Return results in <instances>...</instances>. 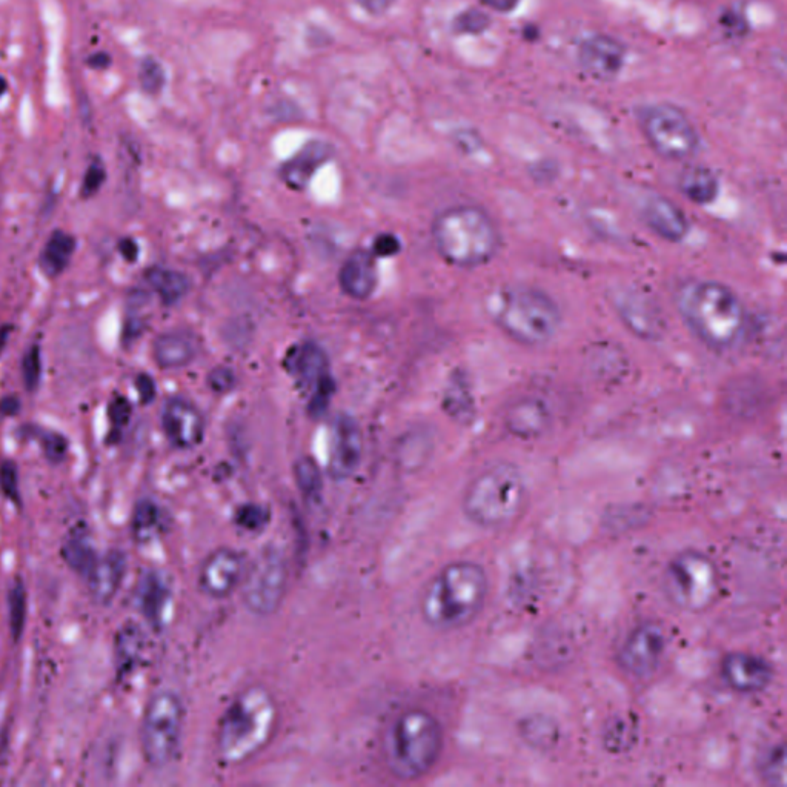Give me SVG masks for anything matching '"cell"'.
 Instances as JSON below:
<instances>
[{
  "instance_id": "6da1fadb",
  "label": "cell",
  "mask_w": 787,
  "mask_h": 787,
  "mask_svg": "<svg viewBox=\"0 0 787 787\" xmlns=\"http://www.w3.org/2000/svg\"><path fill=\"white\" fill-rule=\"evenodd\" d=\"M488 589V575L479 563L468 560L449 563L423 588L420 614L432 629L465 628L485 606Z\"/></svg>"
},
{
  "instance_id": "7a4b0ae2",
  "label": "cell",
  "mask_w": 787,
  "mask_h": 787,
  "mask_svg": "<svg viewBox=\"0 0 787 787\" xmlns=\"http://www.w3.org/2000/svg\"><path fill=\"white\" fill-rule=\"evenodd\" d=\"M279 723V706L268 688L248 686L228 704L216 734L217 757L228 766L253 760L271 743Z\"/></svg>"
},
{
  "instance_id": "3957f363",
  "label": "cell",
  "mask_w": 787,
  "mask_h": 787,
  "mask_svg": "<svg viewBox=\"0 0 787 787\" xmlns=\"http://www.w3.org/2000/svg\"><path fill=\"white\" fill-rule=\"evenodd\" d=\"M678 313L692 333L712 349L734 348L746 329L743 302L724 283L691 280L678 288L675 297Z\"/></svg>"
},
{
  "instance_id": "277c9868",
  "label": "cell",
  "mask_w": 787,
  "mask_h": 787,
  "mask_svg": "<svg viewBox=\"0 0 787 787\" xmlns=\"http://www.w3.org/2000/svg\"><path fill=\"white\" fill-rule=\"evenodd\" d=\"M488 313L509 339L520 345L543 346L557 336L562 311L543 289L508 285L488 299Z\"/></svg>"
},
{
  "instance_id": "5b68a950",
  "label": "cell",
  "mask_w": 787,
  "mask_h": 787,
  "mask_svg": "<svg viewBox=\"0 0 787 787\" xmlns=\"http://www.w3.org/2000/svg\"><path fill=\"white\" fill-rule=\"evenodd\" d=\"M440 256L459 268L486 265L499 253L502 234L488 211L477 205H455L432 223Z\"/></svg>"
},
{
  "instance_id": "8992f818",
  "label": "cell",
  "mask_w": 787,
  "mask_h": 787,
  "mask_svg": "<svg viewBox=\"0 0 787 787\" xmlns=\"http://www.w3.org/2000/svg\"><path fill=\"white\" fill-rule=\"evenodd\" d=\"M443 749V729L431 712L409 708L389 724L383 754L394 777L414 781L434 769Z\"/></svg>"
},
{
  "instance_id": "52a82bcc",
  "label": "cell",
  "mask_w": 787,
  "mask_h": 787,
  "mask_svg": "<svg viewBox=\"0 0 787 787\" xmlns=\"http://www.w3.org/2000/svg\"><path fill=\"white\" fill-rule=\"evenodd\" d=\"M526 503L528 488L522 472L511 463H497L469 483L462 508L474 525L502 529L519 519Z\"/></svg>"
},
{
  "instance_id": "ba28073f",
  "label": "cell",
  "mask_w": 787,
  "mask_h": 787,
  "mask_svg": "<svg viewBox=\"0 0 787 787\" xmlns=\"http://www.w3.org/2000/svg\"><path fill=\"white\" fill-rule=\"evenodd\" d=\"M185 717V706L176 692L162 689L151 695L140 723V748L151 768H167L176 760L182 748Z\"/></svg>"
},
{
  "instance_id": "9c48e42d",
  "label": "cell",
  "mask_w": 787,
  "mask_h": 787,
  "mask_svg": "<svg viewBox=\"0 0 787 787\" xmlns=\"http://www.w3.org/2000/svg\"><path fill=\"white\" fill-rule=\"evenodd\" d=\"M720 571L709 555L685 551L675 555L665 572V594L677 608L701 612L720 592Z\"/></svg>"
},
{
  "instance_id": "30bf717a",
  "label": "cell",
  "mask_w": 787,
  "mask_h": 787,
  "mask_svg": "<svg viewBox=\"0 0 787 787\" xmlns=\"http://www.w3.org/2000/svg\"><path fill=\"white\" fill-rule=\"evenodd\" d=\"M638 123L655 153L669 160H685L700 147V137L680 108L654 103L637 111Z\"/></svg>"
},
{
  "instance_id": "8fae6325",
  "label": "cell",
  "mask_w": 787,
  "mask_h": 787,
  "mask_svg": "<svg viewBox=\"0 0 787 787\" xmlns=\"http://www.w3.org/2000/svg\"><path fill=\"white\" fill-rule=\"evenodd\" d=\"M288 565L282 552L263 549L250 565L240 583L246 611L257 617H271L279 611L288 591Z\"/></svg>"
},
{
  "instance_id": "7c38bea8",
  "label": "cell",
  "mask_w": 787,
  "mask_h": 787,
  "mask_svg": "<svg viewBox=\"0 0 787 787\" xmlns=\"http://www.w3.org/2000/svg\"><path fill=\"white\" fill-rule=\"evenodd\" d=\"M245 557L233 548H217L206 555L197 575L200 592L213 600H225L239 591L246 571Z\"/></svg>"
},
{
  "instance_id": "4fadbf2b",
  "label": "cell",
  "mask_w": 787,
  "mask_h": 787,
  "mask_svg": "<svg viewBox=\"0 0 787 787\" xmlns=\"http://www.w3.org/2000/svg\"><path fill=\"white\" fill-rule=\"evenodd\" d=\"M665 631L654 623L632 629L621 646L620 665L634 677H648L660 666L666 651Z\"/></svg>"
},
{
  "instance_id": "5bb4252c",
  "label": "cell",
  "mask_w": 787,
  "mask_h": 787,
  "mask_svg": "<svg viewBox=\"0 0 787 787\" xmlns=\"http://www.w3.org/2000/svg\"><path fill=\"white\" fill-rule=\"evenodd\" d=\"M618 316L631 333L643 340H657L665 333V317L643 289H618L614 297Z\"/></svg>"
},
{
  "instance_id": "9a60e30c",
  "label": "cell",
  "mask_w": 787,
  "mask_h": 787,
  "mask_svg": "<svg viewBox=\"0 0 787 787\" xmlns=\"http://www.w3.org/2000/svg\"><path fill=\"white\" fill-rule=\"evenodd\" d=\"M363 436L359 423L352 417H337L329 443L328 474L337 482L351 479L362 463Z\"/></svg>"
},
{
  "instance_id": "2e32d148",
  "label": "cell",
  "mask_w": 787,
  "mask_h": 787,
  "mask_svg": "<svg viewBox=\"0 0 787 787\" xmlns=\"http://www.w3.org/2000/svg\"><path fill=\"white\" fill-rule=\"evenodd\" d=\"M162 428L168 442L177 449H193L205 437V419L202 412L190 400H168L163 406Z\"/></svg>"
},
{
  "instance_id": "e0dca14e",
  "label": "cell",
  "mask_w": 787,
  "mask_h": 787,
  "mask_svg": "<svg viewBox=\"0 0 787 787\" xmlns=\"http://www.w3.org/2000/svg\"><path fill=\"white\" fill-rule=\"evenodd\" d=\"M721 675L729 688L741 694H755L771 685L774 669L760 655L731 652L721 663Z\"/></svg>"
},
{
  "instance_id": "ac0fdd59",
  "label": "cell",
  "mask_w": 787,
  "mask_h": 787,
  "mask_svg": "<svg viewBox=\"0 0 787 787\" xmlns=\"http://www.w3.org/2000/svg\"><path fill=\"white\" fill-rule=\"evenodd\" d=\"M296 374L303 388L311 391V412L322 414L328 408L329 399L334 391V383L329 377L328 359L319 346L308 343L300 349L296 360Z\"/></svg>"
},
{
  "instance_id": "d6986e66",
  "label": "cell",
  "mask_w": 787,
  "mask_h": 787,
  "mask_svg": "<svg viewBox=\"0 0 787 787\" xmlns=\"http://www.w3.org/2000/svg\"><path fill=\"white\" fill-rule=\"evenodd\" d=\"M626 48L614 37H589L580 45L578 64L594 79L609 82L614 80L625 65Z\"/></svg>"
},
{
  "instance_id": "ffe728a7",
  "label": "cell",
  "mask_w": 787,
  "mask_h": 787,
  "mask_svg": "<svg viewBox=\"0 0 787 787\" xmlns=\"http://www.w3.org/2000/svg\"><path fill=\"white\" fill-rule=\"evenodd\" d=\"M505 425L519 439H537L552 425V412L540 397H522L509 406Z\"/></svg>"
},
{
  "instance_id": "44dd1931",
  "label": "cell",
  "mask_w": 787,
  "mask_h": 787,
  "mask_svg": "<svg viewBox=\"0 0 787 787\" xmlns=\"http://www.w3.org/2000/svg\"><path fill=\"white\" fill-rule=\"evenodd\" d=\"M643 219L661 239L681 242L688 236L689 223L685 213L668 197L652 194L641 206Z\"/></svg>"
},
{
  "instance_id": "7402d4cb",
  "label": "cell",
  "mask_w": 787,
  "mask_h": 787,
  "mask_svg": "<svg viewBox=\"0 0 787 787\" xmlns=\"http://www.w3.org/2000/svg\"><path fill=\"white\" fill-rule=\"evenodd\" d=\"M127 575V557L120 551H108L99 555L93 571L87 577L88 589L100 605L113 602L123 578Z\"/></svg>"
},
{
  "instance_id": "603a6c76",
  "label": "cell",
  "mask_w": 787,
  "mask_h": 787,
  "mask_svg": "<svg viewBox=\"0 0 787 787\" xmlns=\"http://www.w3.org/2000/svg\"><path fill=\"white\" fill-rule=\"evenodd\" d=\"M339 283L343 293L351 299H368L377 286L374 256L368 251L352 253L340 268Z\"/></svg>"
},
{
  "instance_id": "cb8c5ba5",
  "label": "cell",
  "mask_w": 787,
  "mask_h": 787,
  "mask_svg": "<svg viewBox=\"0 0 787 787\" xmlns=\"http://www.w3.org/2000/svg\"><path fill=\"white\" fill-rule=\"evenodd\" d=\"M199 354V342L190 331L174 329L160 334L153 345V356L162 369H179L190 365Z\"/></svg>"
},
{
  "instance_id": "d4e9b609",
  "label": "cell",
  "mask_w": 787,
  "mask_h": 787,
  "mask_svg": "<svg viewBox=\"0 0 787 787\" xmlns=\"http://www.w3.org/2000/svg\"><path fill=\"white\" fill-rule=\"evenodd\" d=\"M331 156V148L322 142H311L296 157L289 160L282 170L283 179L291 188L302 190L308 185L317 168Z\"/></svg>"
},
{
  "instance_id": "484cf974",
  "label": "cell",
  "mask_w": 787,
  "mask_h": 787,
  "mask_svg": "<svg viewBox=\"0 0 787 787\" xmlns=\"http://www.w3.org/2000/svg\"><path fill=\"white\" fill-rule=\"evenodd\" d=\"M76 251V239L67 231L57 230L48 237L47 243L40 253L39 268L48 279H56L64 273L73 260Z\"/></svg>"
},
{
  "instance_id": "4316f807",
  "label": "cell",
  "mask_w": 787,
  "mask_h": 787,
  "mask_svg": "<svg viewBox=\"0 0 787 787\" xmlns=\"http://www.w3.org/2000/svg\"><path fill=\"white\" fill-rule=\"evenodd\" d=\"M678 190L695 205H709L717 199L720 183L709 168L695 165L681 171Z\"/></svg>"
},
{
  "instance_id": "83f0119b",
  "label": "cell",
  "mask_w": 787,
  "mask_h": 787,
  "mask_svg": "<svg viewBox=\"0 0 787 787\" xmlns=\"http://www.w3.org/2000/svg\"><path fill=\"white\" fill-rule=\"evenodd\" d=\"M62 555H64L65 562L68 563V566L74 572L87 578L90 572L93 571L100 554H97L96 549H94L87 529L76 528L71 532L70 537L67 538L64 549H62Z\"/></svg>"
},
{
  "instance_id": "f1b7e54d",
  "label": "cell",
  "mask_w": 787,
  "mask_h": 787,
  "mask_svg": "<svg viewBox=\"0 0 787 787\" xmlns=\"http://www.w3.org/2000/svg\"><path fill=\"white\" fill-rule=\"evenodd\" d=\"M147 282L165 305L180 302L190 291V282L174 269L153 268L147 273Z\"/></svg>"
},
{
  "instance_id": "f546056e",
  "label": "cell",
  "mask_w": 787,
  "mask_h": 787,
  "mask_svg": "<svg viewBox=\"0 0 787 787\" xmlns=\"http://www.w3.org/2000/svg\"><path fill=\"white\" fill-rule=\"evenodd\" d=\"M143 638L137 626H125L116 638L114 658H116L117 674L127 675L133 671L140 660L143 649Z\"/></svg>"
},
{
  "instance_id": "4dcf8cb0",
  "label": "cell",
  "mask_w": 787,
  "mask_h": 787,
  "mask_svg": "<svg viewBox=\"0 0 787 787\" xmlns=\"http://www.w3.org/2000/svg\"><path fill=\"white\" fill-rule=\"evenodd\" d=\"M131 529L137 542L147 543L156 538L163 529L162 511L159 506L148 500L140 502L134 511Z\"/></svg>"
},
{
  "instance_id": "1f68e13d",
  "label": "cell",
  "mask_w": 787,
  "mask_h": 787,
  "mask_svg": "<svg viewBox=\"0 0 787 787\" xmlns=\"http://www.w3.org/2000/svg\"><path fill=\"white\" fill-rule=\"evenodd\" d=\"M8 618L11 637L19 641L27 625V589L20 580H16L8 592Z\"/></svg>"
},
{
  "instance_id": "d6a6232c",
  "label": "cell",
  "mask_w": 787,
  "mask_h": 787,
  "mask_svg": "<svg viewBox=\"0 0 787 787\" xmlns=\"http://www.w3.org/2000/svg\"><path fill=\"white\" fill-rule=\"evenodd\" d=\"M760 774L768 783L775 786H786V751L783 744L764 752L760 763Z\"/></svg>"
},
{
  "instance_id": "836d02e7",
  "label": "cell",
  "mask_w": 787,
  "mask_h": 787,
  "mask_svg": "<svg viewBox=\"0 0 787 787\" xmlns=\"http://www.w3.org/2000/svg\"><path fill=\"white\" fill-rule=\"evenodd\" d=\"M296 480L300 491L306 497L316 499L317 495H320V492H322V474H320L319 466L314 460L308 459V457L297 462Z\"/></svg>"
},
{
  "instance_id": "e575fe53",
  "label": "cell",
  "mask_w": 787,
  "mask_h": 787,
  "mask_svg": "<svg viewBox=\"0 0 787 787\" xmlns=\"http://www.w3.org/2000/svg\"><path fill=\"white\" fill-rule=\"evenodd\" d=\"M162 595L163 586L160 585L157 577L150 575V577L143 578L142 586L139 589L140 608L151 620L159 618L160 609L163 608Z\"/></svg>"
},
{
  "instance_id": "d590c367",
  "label": "cell",
  "mask_w": 787,
  "mask_h": 787,
  "mask_svg": "<svg viewBox=\"0 0 787 787\" xmlns=\"http://www.w3.org/2000/svg\"><path fill=\"white\" fill-rule=\"evenodd\" d=\"M42 376V359H40V348L37 345L27 349L22 359V379L28 391L37 389Z\"/></svg>"
},
{
  "instance_id": "8d00e7d4",
  "label": "cell",
  "mask_w": 787,
  "mask_h": 787,
  "mask_svg": "<svg viewBox=\"0 0 787 787\" xmlns=\"http://www.w3.org/2000/svg\"><path fill=\"white\" fill-rule=\"evenodd\" d=\"M140 85L150 94H157L165 84V73L154 59H145L139 70Z\"/></svg>"
},
{
  "instance_id": "74e56055",
  "label": "cell",
  "mask_w": 787,
  "mask_h": 787,
  "mask_svg": "<svg viewBox=\"0 0 787 787\" xmlns=\"http://www.w3.org/2000/svg\"><path fill=\"white\" fill-rule=\"evenodd\" d=\"M489 24H491V19H489L488 14L472 8V10L460 14L455 19L454 25L455 30L459 31V33L480 34L489 27Z\"/></svg>"
},
{
  "instance_id": "f35d334b",
  "label": "cell",
  "mask_w": 787,
  "mask_h": 787,
  "mask_svg": "<svg viewBox=\"0 0 787 787\" xmlns=\"http://www.w3.org/2000/svg\"><path fill=\"white\" fill-rule=\"evenodd\" d=\"M105 177H107V173H105V167H103L102 162L96 160V162L91 163L87 174H85L84 182L80 186L82 197L90 199V197L96 196L103 183H105Z\"/></svg>"
},
{
  "instance_id": "ab89813d",
  "label": "cell",
  "mask_w": 787,
  "mask_h": 787,
  "mask_svg": "<svg viewBox=\"0 0 787 787\" xmlns=\"http://www.w3.org/2000/svg\"><path fill=\"white\" fill-rule=\"evenodd\" d=\"M0 491L11 502H19V475L13 462H4L0 465Z\"/></svg>"
},
{
  "instance_id": "60d3db41",
  "label": "cell",
  "mask_w": 787,
  "mask_h": 787,
  "mask_svg": "<svg viewBox=\"0 0 787 787\" xmlns=\"http://www.w3.org/2000/svg\"><path fill=\"white\" fill-rule=\"evenodd\" d=\"M42 448L51 462H60L67 454V440L64 439V436L50 432L42 440Z\"/></svg>"
},
{
  "instance_id": "b9f144b4",
  "label": "cell",
  "mask_w": 787,
  "mask_h": 787,
  "mask_svg": "<svg viewBox=\"0 0 787 787\" xmlns=\"http://www.w3.org/2000/svg\"><path fill=\"white\" fill-rule=\"evenodd\" d=\"M131 416V405L127 402V399H116L113 400L110 406V419L111 423H113V429H122L123 426L127 425L128 419Z\"/></svg>"
},
{
  "instance_id": "7bdbcfd3",
  "label": "cell",
  "mask_w": 787,
  "mask_h": 787,
  "mask_svg": "<svg viewBox=\"0 0 787 787\" xmlns=\"http://www.w3.org/2000/svg\"><path fill=\"white\" fill-rule=\"evenodd\" d=\"M208 382H210L211 388H213L214 391H230V389L234 386L233 371L228 368L214 369V371L211 372L210 377H208Z\"/></svg>"
},
{
  "instance_id": "ee69618b",
  "label": "cell",
  "mask_w": 787,
  "mask_h": 787,
  "mask_svg": "<svg viewBox=\"0 0 787 787\" xmlns=\"http://www.w3.org/2000/svg\"><path fill=\"white\" fill-rule=\"evenodd\" d=\"M399 250V240L394 236H389V234L380 236L379 239L376 240V243H374V253H376V256H394V254L399 253Z\"/></svg>"
},
{
  "instance_id": "f6af8a7d",
  "label": "cell",
  "mask_w": 787,
  "mask_h": 787,
  "mask_svg": "<svg viewBox=\"0 0 787 787\" xmlns=\"http://www.w3.org/2000/svg\"><path fill=\"white\" fill-rule=\"evenodd\" d=\"M359 4L362 5L366 13L372 14V16H380V14L386 13L392 5L396 4V0H359Z\"/></svg>"
},
{
  "instance_id": "bcb514c9",
  "label": "cell",
  "mask_w": 787,
  "mask_h": 787,
  "mask_svg": "<svg viewBox=\"0 0 787 787\" xmlns=\"http://www.w3.org/2000/svg\"><path fill=\"white\" fill-rule=\"evenodd\" d=\"M137 391H139L140 400L143 403H148L156 396V388H154L153 380L147 376H140L137 379Z\"/></svg>"
},
{
  "instance_id": "7dc6e473",
  "label": "cell",
  "mask_w": 787,
  "mask_h": 787,
  "mask_svg": "<svg viewBox=\"0 0 787 787\" xmlns=\"http://www.w3.org/2000/svg\"><path fill=\"white\" fill-rule=\"evenodd\" d=\"M483 5L499 13H511L517 8L520 0H480Z\"/></svg>"
},
{
  "instance_id": "c3c4849f",
  "label": "cell",
  "mask_w": 787,
  "mask_h": 787,
  "mask_svg": "<svg viewBox=\"0 0 787 787\" xmlns=\"http://www.w3.org/2000/svg\"><path fill=\"white\" fill-rule=\"evenodd\" d=\"M120 253L128 262H134L137 259V245L131 239H125L120 242Z\"/></svg>"
},
{
  "instance_id": "681fc988",
  "label": "cell",
  "mask_w": 787,
  "mask_h": 787,
  "mask_svg": "<svg viewBox=\"0 0 787 787\" xmlns=\"http://www.w3.org/2000/svg\"><path fill=\"white\" fill-rule=\"evenodd\" d=\"M87 62L90 67L96 68V70H102V68H107L108 65H110V57L105 53H97L91 56Z\"/></svg>"
},
{
  "instance_id": "f907efd6",
  "label": "cell",
  "mask_w": 787,
  "mask_h": 787,
  "mask_svg": "<svg viewBox=\"0 0 787 787\" xmlns=\"http://www.w3.org/2000/svg\"><path fill=\"white\" fill-rule=\"evenodd\" d=\"M5 90H7V82L0 77V94H4Z\"/></svg>"
}]
</instances>
